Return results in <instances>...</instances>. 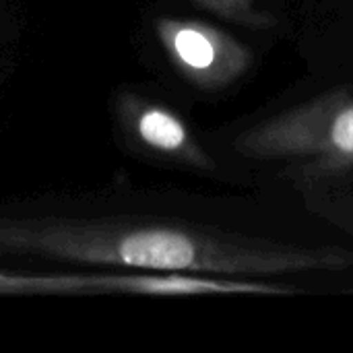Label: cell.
I'll list each match as a JSON object with an SVG mask.
<instances>
[{"label":"cell","mask_w":353,"mask_h":353,"mask_svg":"<svg viewBox=\"0 0 353 353\" xmlns=\"http://www.w3.org/2000/svg\"><path fill=\"white\" fill-rule=\"evenodd\" d=\"M50 261L116 271H178L199 275H283L335 271L353 252L296 246L163 219L50 217L39 236Z\"/></svg>","instance_id":"cell-1"},{"label":"cell","mask_w":353,"mask_h":353,"mask_svg":"<svg viewBox=\"0 0 353 353\" xmlns=\"http://www.w3.org/2000/svg\"><path fill=\"white\" fill-rule=\"evenodd\" d=\"M236 149L316 174L353 168V93L333 91L263 120L236 139Z\"/></svg>","instance_id":"cell-2"},{"label":"cell","mask_w":353,"mask_h":353,"mask_svg":"<svg viewBox=\"0 0 353 353\" xmlns=\"http://www.w3.org/2000/svg\"><path fill=\"white\" fill-rule=\"evenodd\" d=\"M155 33L174 68L201 89L228 87L252 62L244 43L203 21L163 17L155 21Z\"/></svg>","instance_id":"cell-3"},{"label":"cell","mask_w":353,"mask_h":353,"mask_svg":"<svg viewBox=\"0 0 353 353\" xmlns=\"http://www.w3.org/2000/svg\"><path fill=\"white\" fill-rule=\"evenodd\" d=\"M118 118L128 139L151 155L201 172L215 168L213 157L196 141L186 122L163 103L122 93L118 99Z\"/></svg>","instance_id":"cell-4"},{"label":"cell","mask_w":353,"mask_h":353,"mask_svg":"<svg viewBox=\"0 0 353 353\" xmlns=\"http://www.w3.org/2000/svg\"><path fill=\"white\" fill-rule=\"evenodd\" d=\"M29 294H93L89 275H23L0 271V296Z\"/></svg>","instance_id":"cell-5"},{"label":"cell","mask_w":353,"mask_h":353,"mask_svg":"<svg viewBox=\"0 0 353 353\" xmlns=\"http://www.w3.org/2000/svg\"><path fill=\"white\" fill-rule=\"evenodd\" d=\"M194 2L238 25L256 27V29H267L273 25L271 17L256 8V0H194Z\"/></svg>","instance_id":"cell-6"}]
</instances>
